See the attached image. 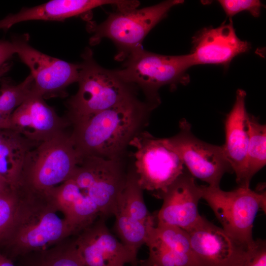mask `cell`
Segmentation results:
<instances>
[{
	"mask_svg": "<svg viewBox=\"0 0 266 266\" xmlns=\"http://www.w3.org/2000/svg\"><path fill=\"white\" fill-rule=\"evenodd\" d=\"M154 108L136 97L70 123V138L81 157L121 159L132 139L143 130Z\"/></svg>",
	"mask_w": 266,
	"mask_h": 266,
	"instance_id": "cell-1",
	"label": "cell"
},
{
	"mask_svg": "<svg viewBox=\"0 0 266 266\" xmlns=\"http://www.w3.org/2000/svg\"><path fill=\"white\" fill-rule=\"evenodd\" d=\"M82 56L78 90L66 102L68 111L65 117L70 124L137 97L138 88L123 80L115 70L98 65L90 49Z\"/></svg>",
	"mask_w": 266,
	"mask_h": 266,
	"instance_id": "cell-2",
	"label": "cell"
},
{
	"mask_svg": "<svg viewBox=\"0 0 266 266\" xmlns=\"http://www.w3.org/2000/svg\"><path fill=\"white\" fill-rule=\"evenodd\" d=\"M81 158L70 134L41 142L27 154L18 187L44 197L69 177Z\"/></svg>",
	"mask_w": 266,
	"mask_h": 266,
	"instance_id": "cell-3",
	"label": "cell"
},
{
	"mask_svg": "<svg viewBox=\"0 0 266 266\" xmlns=\"http://www.w3.org/2000/svg\"><path fill=\"white\" fill-rule=\"evenodd\" d=\"M117 74L126 82L140 89L146 101L156 108L161 103L160 88L169 85L171 89L178 84L187 85L190 81L188 69L194 66L190 54L167 56L156 54L142 48L126 60Z\"/></svg>",
	"mask_w": 266,
	"mask_h": 266,
	"instance_id": "cell-4",
	"label": "cell"
},
{
	"mask_svg": "<svg viewBox=\"0 0 266 266\" xmlns=\"http://www.w3.org/2000/svg\"><path fill=\"white\" fill-rule=\"evenodd\" d=\"M127 172L122 158L82 157L65 182L81 197L98 207L101 217L114 216Z\"/></svg>",
	"mask_w": 266,
	"mask_h": 266,
	"instance_id": "cell-5",
	"label": "cell"
},
{
	"mask_svg": "<svg viewBox=\"0 0 266 266\" xmlns=\"http://www.w3.org/2000/svg\"><path fill=\"white\" fill-rule=\"evenodd\" d=\"M202 196L222 226L234 240L246 248L254 244L253 223L258 212H266V193L239 186L231 191L220 186H201Z\"/></svg>",
	"mask_w": 266,
	"mask_h": 266,
	"instance_id": "cell-6",
	"label": "cell"
},
{
	"mask_svg": "<svg viewBox=\"0 0 266 266\" xmlns=\"http://www.w3.org/2000/svg\"><path fill=\"white\" fill-rule=\"evenodd\" d=\"M181 0H168L141 9L117 11L98 25L90 26L94 33L90 43L95 45L103 38L111 39L118 52L115 59L126 60L134 52L142 48L141 43L148 33L165 18L170 9L184 2Z\"/></svg>",
	"mask_w": 266,
	"mask_h": 266,
	"instance_id": "cell-7",
	"label": "cell"
},
{
	"mask_svg": "<svg viewBox=\"0 0 266 266\" xmlns=\"http://www.w3.org/2000/svg\"><path fill=\"white\" fill-rule=\"evenodd\" d=\"M133 148L134 167L143 190L161 199L168 187L184 171L183 163L168 138H158L143 130L130 142Z\"/></svg>",
	"mask_w": 266,
	"mask_h": 266,
	"instance_id": "cell-8",
	"label": "cell"
},
{
	"mask_svg": "<svg viewBox=\"0 0 266 266\" xmlns=\"http://www.w3.org/2000/svg\"><path fill=\"white\" fill-rule=\"evenodd\" d=\"M17 54L29 68L34 84L33 93L44 99L65 97L66 89L77 82L80 64H71L46 55L32 47L27 35L14 37Z\"/></svg>",
	"mask_w": 266,
	"mask_h": 266,
	"instance_id": "cell-9",
	"label": "cell"
},
{
	"mask_svg": "<svg viewBox=\"0 0 266 266\" xmlns=\"http://www.w3.org/2000/svg\"><path fill=\"white\" fill-rule=\"evenodd\" d=\"M179 128L178 133L168 139L184 166L194 178L208 186H220L224 174L233 172L222 146L208 143L197 138L185 119L179 121Z\"/></svg>",
	"mask_w": 266,
	"mask_h": 266,
	"instance_id": "cell-10",
	"label": "cell"
},
{
	"mask_svg": "<svg viewBox=\"0 0 266 266\" xmlns=\"http://www.w3.org/2000/svg\"><path fill=\"white\" fill-rule=\"evenodd\" d=\"M20 211L7 240L24 250H41L74 232L63 212L55 205Z\"/></svg>",
	"mask_w": 266,
	"mask_h": 266,
	"instance_id": "cell-11",
	"label": "cell"
},
{
	"mask_svg": "<svg viewBox=\"0 0 266 266\" xmlns=\"http://www.w3.org/2000/svg\"><path fill=\"white\" fill-rule=\"evenodd\" d=\"M187 232L197 266H240L249 249L203 217Z\"/></svg>",
	"mask_w": 266,
	"mask_h": 266,
	"instance_id": "cell-12",
	"label": "cell"
},
{
	"mask_svg": "<svg viewBox=\"0 0 266 266\" xmlns=\"http://www.w3.org/2000/svg\"><path fill=\"white\" fill-rule=\"evenodd\" d=\"M202 196L201 186L184 170L162 196V206L155 214L156 225L172 226L189 231L203 218L198 210Z\"/></svg>",
	"mask_w": 266,
	"mask_h": 266,
	"instance_id": "cell-13",
	"label": "cell"
},
{
	"mask_svg": "<svg viewBox=\"0 0 266 266\" xmlns=\"http://www.w3.org/2000/svg\"><path fill=\"white\" fill-rule=\"evenodd\" d=\"M191 53L194 65H216L228 67L236 56L247 52L251 44L236 35L232 18L217 28L206 27L192 37Z\"/></svg>",
	"mask_w": 266,
	"mask_h": 266,
	"instance_id": "cell-14",
	"label": "cell"
},
{
	"mask_svg": "<svg viewBox=\"0 0 266 266\" xmlns=\"http://www.w3.org/2000/svg\"><path fill=\"white\" fill-rule=\"evenodd\" d=\"M105 219L84 229L74 243L85 266H136L137 258L109 231Z\"/></svg>",
	"mask_w": 266,
	"mask_h": 266,
	"instance_id": "cell-15",
	"label": "cell"
},
{
	"mask_svg": "<svg viewBox=\"0 0 266 266\" xmlns=\"http://www.w3.org/2000/svg\"><path fill=\"white\" fill-rule=\"evenodd\" d=\"M10 129L39 144L64 133L70 124L46 103L44 99L32 93L9 116Z\"/></svg>",
	"mask_w": 266,
	"mask_h": 266,
	"instance_id": "cell-16",
	"label": "cell"
},
{
	"mask_svg": "<svg viewBox=\"0 0 266 266\" xmlns=\"http://www.w3.org/2000/svg\"><path fill=\"white\" fill-rule=\"evenodd\" d=\"M145 245L149 255L141 266H197L188 233L179 228L151 227Z\"/></svg>",
	"mask_w": 266,
	"mask_h": 266,
	"instance_id": "cell-17",
	"label": "cell"
},
{
	"mask_svg": "<svg viewBox=\"0 0 266 266\" xmlns=\"http://www.w3.org/2000/svg\"><path fill=\"white\" fill-rule=\"evenodd\" d=\"M246 92H236L233 106L225 121V142L222 145L239 186H249L246 182V160L249 139V114L245 106Z\"/></svg>",
	"mask_w": 266,
	"mask_h": 266,
	"instance_id": "cell-18",
	"label": "cell"
},
{
	"mask_svg": "<svg viewBox=\"0 0 266 266\" xmlns=\"http://www.w3.org/2000/svg\"><path fill=\"white\" fill-rule=\"evenodd\" d=\"M114 3L113 0H52L7 15L0 20V30H7L16 23L30 20H63Z\"/></svg>",
	"mask_w": 266,
	"mask_h": 266,
	"instance_id": "cell-19",
	"label": "cell"
},
{
	"mask_svg": "<svg viewBox=\"0 0 266 266\" xmlns=\"http://www.w3.org/2000/svg\"><path fill=\"white\" fill-rule=\"evenodd\" d=\"M38 144L14 130L0 129V175L11 187H18L26 157Z\"/></svg>",
	"mask_w": 266,
	"mask_h": 266,
	"instance_id": "cell-20",
	"label": "cell"
},
{
	"mask_svg": "<svg viewBox=\"0 0 266 266\" xmlns=\"http://www.w3.org/2000/svg\"><path fill=\"white\" fill-rule=\"evenodd\" d=\"M118 210L142 222L156 225L155 214H151L147 209L143 190L138 184L133 169L127 172L126 181L119 200Z\"/></svg>",
	"mask_w": 266,
	"mask_h": 266,
	"instance_id": "cell-21",
	"label": "cell"
},
{
	"mask_svg": "<svg viewBox=\"0 0 266 266\" xmlns=\"http://www.w3.org/2000/svg\"><path fill=\"white\" fill-rule=\"evenodd\" d=\"M249 139L246 160V182L250 185L253 176L266 164V126L249 115Z\"/></svg>",
	"mask_w": 266,
	"mask_h": 266,
	"instance_id": "cell-22",
	"label": "cell"
},
{
	"mask_svg": "<svg viewBox=\"0 0 266 266\" xmlns=\"http://www.w3.org/2000/svg\"><path fill=\"white\" fill-rule=\"evenodd\" d=\"M114 216V228L120 242L137 258L139 249L146 244L150 228L156 225L135 220L120 210Z\"/></svg>",
	"mask_w": 266,
	"mask_h": 266,
	"instance_id": "cell-23",
	"label": "cell"
},
{
	"mask_svg": "<svg viewBox=\"0 0 266 266\" xmlns=\"http://www.w3.org/2000/svg\"><path fill=\"white\" fill-rule=\"evenodd\" d=\"M0 81V112L9 118L13 111L31 96L34 82L31 74L18 84L6 78H2Z\"/></svg>",
	"mask_w": 266,
	"mask_h": 266,
	"instance_id": "cell-24",
	"label": "cell"
},
{
	"mask_svg": "<svg viewBox=\"0 0 266 266\" xmlns=\"http://www.w3.org/2000/svg\"><path fill=\"white\" fill-rule=\"evenodd\" d=\"M20 191L10 187L0 195V242L7 240L17 220L20 209Z\"/></svg>",
	"mask_w": 266,
	"mask_h": 266,
	"instance_id": "cell-25",
	"label": "cell"
},
{
	"mask_svg": "<svg viewBox=\"0 0 266 266\" xmlns=\"http://www.w3.org/2000/svg\"><path fill=\"white\" fill-rule=\"evenodd\" d=\"M218 1L229 18L242 11L248 12L253 17H258L262 8L264 7L259 0H220Z\"/></svg>",
	"mask_w": 266,
	"mask_h": 266,
	"instance_id": "cell-26",
	"label": "cell"
},
{
	"mask_svg": "<svg viewBox=\"0 0 266 266\" xmlns=\"http://www.w3.org/2000/svg\"><path fill=\"white\" fill-rule=\"evenodd\" d=\"M240 266H266V243L262 239L255 240L249 248Z\"/></svg>",
	"mask_w": 266,
	"mask_h": 266,
	"instance_id": "cell-27",
	"label": "cell"
},
{
	"mask_svg": "<svg viewBox=\"0 0 266 266\" xmlns=\"http://www.w3.org/2000/svg\"><path fill=\"white\" fill-rule=\"evenodd\" d=\"M43 266H85L74 244L62 254L55 256Z\"/></svg>",
	"mask_w": 266,
	"mask_h": 266,
	"instance_id": "cell-28",
	"label": "cell"
},
{
	"mask_svg": "<svg viewBox=\"0 0 266 266\" xmlns=\"http://www.w3.org/2000/svg\"><path fill=\"white\" fill-rule=\"evenodd\" d=\"M15 54L16 49L12 41L0 40V66Z\"/></svg>",
	"mask_w": 266,
	"mask_h": 266,
	"instance_id": "cell-29",
	"label": "cell"
},
{
	"mask_svg": "<svg viewBox=\"0 0 266 266\" xmlns=\"http://www.w3.org/2000/svg\"><path fill=\"white\" fill-rule=\"evenodd\" d=\"M10 129L9 118L3 115L0 112V129Z\"/></svg>",
	"mask_w": 266,
	"mask_h": 266,
	"instance_id": "cell-30",
	"label": "cell"
},
{
	"mask_svg": "<svg viewBox=\"0 0 266 266\" xmlns=\"http://www.w3.org/2000/svg\"><path fill=\"white\" fill-rule=\"evenodd\" d=\"M11 66V65L8 62H6L0 66V81L2 78V77L9 70Z\"/></svg>",
	"mask_w": 266,
	"mask_h": 266,
	"instance_id": "cell-31",
	"label": "cell"
},
{
	"mask_svg": "<svg viewBox=\"0 0 266 266\" xmlns=\"http://www.w3.org/2000/svg\"><path fill=\"white\" fill-rule=\"evenodd\" d=\"M0 186H10L7 182L0 175Z\"/></svg>",
	"mask_w": 266,
	"mask_h": 266,
	"instance_id": "cell-32",
	"label": "cell"
},
{
	"mask_svg": "<svg viewBox=\"0 0 266 266\" xmlns=\"http://www.w3.org/2000/svg\"><path fill=\"white\" fill-rule=\"evenodd\" d=\"M10 187H11L10 186H0V195L3 192H4L5 190L9 188Z\"/></svg>",
	"mask_w": 266,
	"mask_h": 266,
	"instance_id": "cell-33",
	"label": "cell"
}]
</instances>
